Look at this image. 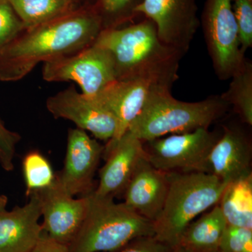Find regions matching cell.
I'll use <instances>...</instances> for the list:
<instances>
[{"instance_id": "1", "label": "cell", "mask_w": 252, "mask_h": 252, "mask_svg": "<svg viewBox=\"0 0 252 252\" xmlns=\"http://www.w3.org/2000/svg\"><path fill=\"white\" fill-rule=\"evenodd\" d=\"M97 8L69 11L23 30L0 50V81L26 77L41 62L74 54L91 45L103 29Z\"/></svg>"}, {"instance_id": "2", "label": "cell", "mask_w": 252, "mask_h": 252, "mask_svg": "<svg viewBox=\"0 0 252 252\" xmlns=\"http://www.w3.org/2000/svg\"><path fill=\"white\" fill-rule=\"evenodd\" d=\"M112 56L117 80L140 76L177 79L184 55L160 41L147 18L123 28H103L94 41Z\"/></svg>"}, {"instance_id": "3", "label": "cell", "mask_w": 252, "mask_h": 252, "mask_svg": "<svg viewBox=\"0 0 252 252\" xmlns=\"http://www.w3.org/2000/svg\"><path fill=\"white\" fill-rule=\"evenodd\" d=\"M229 107L221 94L187 102L173 97L171 89H160L150 96L127 131L146 142L165 135L208 129Z\"/></svg>"}, {"instance_id": "4", "label": "cell", "mask_w": 252, "mask_h": 252, "mask_svg": "<svg viewBox=\"0 0 252 252\" xmlns=\"http://www.w3.org/2000/svg\"><path fill=\"white\" fill-rule=\"evenodd\" d=\"M167 173L168 190L162 211L153 223L154 237L174 248L187 226L219 203L227 185L207 172Z\"/></svg>"}, {"instance_id": "5", "label": "cell", "mask_w": 252, "mask_h": 252, "mask_svg": "<svg viewBox=\"0 0 252 252\" xmlns=\"http://www.w3.org/2000/svg\"><path fill=\"white\" fill-rule=\"evenodd\" d=\"M89 198L85 219L68 245L69 252H116L137 239L154 236L153 222L125 203L92 193Z\"/></svg>"}, {"instance_id": "6", "label": "cell", "mask_w": 252, "mask_h": 252, "mask_svg": "<svg viewBox=\"0 0 252 252\" xmlns=\"http://www.w3.org/2000/svg\"><path fill=\"white\" fill-rule=\"evenodd\" d=\"M42 77L49 82L74 81L83 94L93 97L117 81L112 56L94 43L74 54L44 63Z\"/></svg>"}, {"instance_id": "7", "label": "cell", "mask_w": 252, "mask_h": 252, "mask_svg": "<svg viewBox=\"0 0 252 252\" xmlns=\"http://www.w3.org/2000/svg\"><path fill=\"white\" fill-rule=\"evenodd\" d=\"M233 0H206L201 23L215 74L220 80L230 79L243 62Z\"/></svg>"}, {"instance_id": "8", "label": "cell", "mask_w": 252, "mask_h": 252, "mask_svg": "<svg viewBox=\"0 0 252 252\" xmlns=\"http://www.w3.org/2000/svg\"><path fill=\"white\" fill-rule=\"evenodd\" d=\"M220 137L209 129L173 134L147 142V158L165 172H202L210 173L208 158Z\"/></svg>"}, {"instance_id": "9", "label": "cell", "mask_w": 252, "mask_h": 252, "mask_svg": "<svg viewBox=\"0 0 252 252\" xmlns=\"http://www.w3.org/2000/svg\"><path fill=\"white\" fill-rule=\"evenodd\" d=\"M198 0H143L135 9L157 27L165 45L185 55L198 31Z\"/></svg>"}, {"instance_id": "10", "label": "cell", "mask_w": 252, "mask_h": 252, "mask_svg": "<svg viewBox=\"0 0 252 252\" xmlns=\"http://www.w3.org/2000/svg\"><path fill=\"white\" fill-rule=\"evenodd\" d=\"M177 79L158 76H140L117 80L94 98L114 114L117 122L115 135L109 142H115L128 130L156 91L172 89Z\"/></svg>"}, {"instance_id": "11", "label": "cell", "mask_w": 252, "mask_h": 252, "mask_svg": "<svg viewBox=\"0 0 252 252\" xmlns=\"http://www.w3.org/2000/svg\"><path fill=\"white\" fill-rule=\"evenodd\" d=\"M46 105L54 118L70 121L97 140L109 142L115 135L117 122L114 114L97 99L79 94L73 86L49 97Z\"/></svg>"}, {"instance_id": "12", "label": "cell", "mask_w": 252, "mask_h": 252, "mask_svg": "<svg viewBox=\"0 0 252 252\" xmlns=\"http://www.w3.org/2000/svg\"><path fill=\"white\" fill-rule=\"evenodd\" d=\"M35 192L40 202L43 231L50 238L68 246L85 219L89 195L79 198L69 195L56 178L49 187Z\"/></svg>"}, {"instance_id": "13", "label": "cell", "mask_w": 252, "mask_h": 252, "mask_svg": "<svg viewBox=\"0 0 252 252\" xmlns=\"http://www.w3.org/2000/svg\"><path fill=\"white\" fill-rule=\"evenodd\" d=\"M104 147L79 128L68 130L62 170L56 175L59 185L72 196L90 195Z\"/></svg>"}, {"instance_id": "14", "label": "cell", "mask_w": 252, "mask_h": 252, "mask_svg": "<svg viewBox=\"0 0 252 252\" xmlns=\"http://www.w3.org/2000/svg\"><path fill=\"white\" fill-rule=\"evenodd\" d=\"M105 164L99 170V181L93 195L114 199L124 194L139 162L147 158L143 142L127 131L115 142H107L103 155Z\"/></svg>"}, {"instance_id": "15", "label": "cell", "mask_w": 252, "mask_h": 252, "mask_svg": "<svg viewBox=\"0 0 252 252\" xmlns=\"http://www.w3.org/2000/svg\"><path fill=\"white\" fill-rule=\"evenodd\" d=\"M23 206L0 209V252H31L43 234L40 202L36 192Z\"/></svg>"}, {"instance_id": "16", "label": "cell", "mask_w": 252, "mask_h": 252, "mask_svg": "<svg viewBox=\"0 0 252 252\" xmlns=\"http://www.w3.org/2000/svg\"><path fill=\"white\" fill-rule=\"evenodd\" d=\"M167 190V172L156 168L145 158L139 162L126 187L124 203L154 223L162 211Z\"/></svg>"}, {"instance_id": "17", "label": "cell", "mask_w": 252, "mask_h": 252, "mask_svg": "<svg viewBox=\"0 0 252 252\" xmlns=\"http://www.w3.org/2000/svg\"><path fill=\"white\" fill-rule=\"evenodd\" d=\"M251 146L243 131L225 127L208 158L210 173L228 184L252 175Z\"/></svg>"}, {"instance_id": "18", "label": "cell", "mask_w": 252, "mask_h": 252, "mask_svg": "<svg viewBox=\"0 0 252 252\" xmlns=\"http://www.w3.org/2000/svg\"><path fill=\"white\" fill-rule=\"evenodd\" d=\"M226 226L224 217L217 203L210 212L187 226L177 246L191 252H219Z\"/></svg>"}, {"instance_id": "19", "label": "cell", "mask_w": 252, "mask_h": 252, "mask_svg": "<svg viewBox=\"0 0 252 252\" xmlns=\"http://www.w3.org/2000/svg\"><path fill=\"white\" fill-rule=\"evenodd\" d=\"M218 205L227 225L252 229V175L228 184Z\"/></svg>"}, {"instance_id": "20", "label": "cell", "mask_w": 252, "mask_h": 252, "mask_svg": "<svg viewBox=\"0 0 252 252\" xmlns=\"http://www.w3.org/2000/svg\"><path fill=\"white\" fill-rule=\"evenodd\" d=\"M25 29L51 21L72 11V0H7Z\"/></svg>"}, {"instance_id": "21", "label": "cell", "mask_w": 252, "mask_h": 252, "mask_svg": "<svg viewBox=\"0 0 252 252\" xmlns=\"http://www.w3.org/2000/svg\"><path fill=\"white\" fill-rule=\"evenodd\" d=\"M228 91L221 94L242 120L252 125V63L245 58L232 75Z\"/></svg>"}, {"instance_id": "22", "label": "cell", "mask_w": 252, "mask_h": 252, "mask_svg": "<svg viewBox=\"0 0 252 252\" xmlns=\"http://www.w3.org/2000/svg\"><path fill=\"white\" fill-rule=\"evenodd\" d=\"M23 172L27 195L47 188L54 183L56 175L47 158L40 152H31L23 160Z\"/></svg>"}, {"instance_id": "23", "label": "cell", "mask_w": 252, "mask_h": 252, "mask_svg": "<svg viewBox=\"0 0 252 252\" xmlns=\"http://www.w3.org/2000/svg\"><path fill=\"white\" fill-rule=\"evenodd\" d=\"M143 0H99L97 11L102 17L104 28H117L122 21L137 16L135 9Z\"/></svg>"}, {"instance_id": "24", "label": "cell", "mask_w": 252, "mask_h": 252, "mask_svg": "<svg viewBox=\"0 0 252 252\" xmlns=\"http://www.w3.org/2000/svg\"><path fill=\"white\" fill-rule=\"evenodd\" d=\"M240 49L244 54L252 46V0H233Z\"/></svg>"}, {"instance_id": "25", "label": "cell", "mask_w": 252, "mask_h": 252, "mask_svg": "<svg viewBox=\"0 0 252 252\" xmlns=\"http://www.w3.org/2000/svg\"><path fill=\"white\" fill-rule=\"evenodd\" d=\"M219 252H252V229L227 225Z\"/></svg>"}, {"instance_id": "26", "label": "cell", "mask_w": 252, "mask_h": 252, "mask_svg": "<svg viewBox=\"0 0 252 252\" xmlns=\"http://www.w3.org/2000/svg\"><path fill=\"white\" fill-rule=\"evenodd\" d=\"M25 30L24 25L7 0H0V50Z\"/></svg>"}, {"instance_id": "27", "label": "cell", "mask_w": 252, "mask_h": 252, "mask_svg": "<svg viewBox=\"0 0 252 252\" xmlns=\"http://www.w3.org/2000/svg\"><path fill=\"white\" fill-rule=\"evenodd\" d=\"M21 140L19 134L9 130L0 119V165L5 171L14 170L16 146Z\"/></svg>"}, {"instance_id": "28", "label": "cell", "mask_w": 252, "mask_h": 252, "mask_svg": "<svg viewBox=\"0 0 252 252\" xmlns=\"http://www.w3.org/2000/svg\"><path fill=\"white\" fill-rule=\"evenodd\" d=\"M172 249L155 237L149 236L137 239L116 252H172Z\"/></svg>"}, {"instance_id": "29", "label": "cell", "mask_w": 252, "mask_h": 252, "mask_svg": "<svg viewBox=\"0 0 252 252\" xmlns=\"http://www.w3.org/2000/svg\"><path fill=\"white\" fill-rule=\"evenodd\" d=\"M31 252H69L67 245L56 241L43 231V234Z\"/></svg>"}, {"instance_id": "30", "label": "cell", "mask_w": 252, "mask_h": 252, "mask_svg": "<svg viewBox=\"0 0 252 252\" xmlns=\"http://www.w3.org/2000/svg\"><path fill=\"white\" fill-rule=\"evenodd\" d=\"M8 203V199L4 195H0V209L6 207Z\"/></svg>"}, {"instance_id": "31", "label": "cell", "mask_w": 252, "mask_h": 252, "mask_svg": "<svg viewBox=\"0 0 252 252\" xmlns=\"http://www.w3.org/2000/svg\"><path fill=\"white\" fill-rule=\"evenodd\" d=\"M172 252H191L181 246H177L172 249Z\"/></svg>"}, {"instance_id": "32", "label": "cell", "mask_w": 252, "mask_h": 252, "mask_svg": "<svg viewBox=\"0 0 252 252\" xmlns=\"http://www.w3.org/2000/svg\"><path fill=\"white\" fill-rule=\"evenodd\" d=\"M72 1H74V0H72Z\"/></svg>"}]
</instances>
